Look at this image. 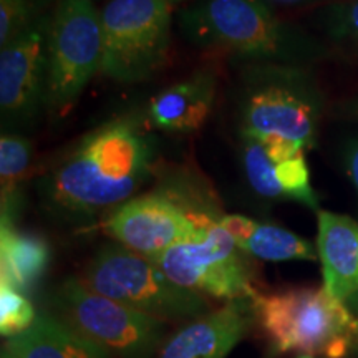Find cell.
I'll return each instance as SVG.
<instances>
[{
    "mask_svg": "<svg viewBox=\"0 0 358 358\" xmlns=\"http://www.w3.org/2000/svg\"><path fill=\"white\" fill-rule=\"evenodd\" d=\"M52 15L0 50V118L3 133L32 129L47 103V57Z\"/></svg>",
    "mask_w": 358,
    "mask_h": 358,
    "instance_id": "cell-10",
    "label": "cell"
},
{
    "mask_svg": "<svg viewBox=\"0 0 358 358\" xmlns=\"http://www.w3.org/2000/svg\"><path fill=\"white\" fill-rule=\"evenodd\" d=\"M340 115H342L343 118L358 122V95L342 103V106H340Z\"/></svg>",
    "mask_w": 358,
    "mask_h": 358,
    "instance_id": "cell-26",
    "label": "cell"
},
{
    "mask_svg": "<svg viewBox=\"0 0 358 358\" xmlns=\"http://www.w3.org/2000/svg\"><path fill=\"white\" fill-rule=\"evenodd\" d=\"M80 279L111 301L166 324L191 322L211 312L208 297L178 285L150 259L118 243L101 245Z\"/></svg>",
    "mask_w": 358,
    "mask_h": 358,
    "instance_id": "cell-5",
    "label": "cell"
},
{
    "mask_svg": "<svg viewBox=\"0 0 358 358\" xmlns=\"http://www.w3.org/2000/svg\"><path fill=\"white\" fill-rule=\"evenodd\" d=\"M315 245L325 290L347 302L358 294V222L343 214L319 211Z\"/></svg>",
    "mask_w": 358,
    "mask_h": 358,
    "instance_id": "cell-14",
    "label": "cell"
},
{
    "mask_svg": "<svg viewBox=\"0 0 358 358\" xmlns=\"http://www.w3.org/2000/svg\"><path fill=\"white\" fill-rule=\"evenodd\" d=\"M101 13L93 0H58L52 13L47 57V103L65 115L101 71Z\"/></svg>",
    "mask_w": 358,
    "mask_h": 358,
    "instance_id": "cell-8",
    "label": "cell"
},
{
    "mask_svg": "<svg viewBox=\"0 0 358 358\" xmlns=\"http://www.w3.org/2000/svg\"><path fill=\"white\" fill-rule=\"evenodd\" d=\"M50 312L111 358H155L168 340V324L111 301L70 277L58 285Z\"/></svg>",
    "mask_w": 358,
    "mask_h": 358,
    "instance_id": "cell-6",
    "label": "cell"
},
{
    "mask_svg": "<svg viewBox=\"0 0 358 358\" xmlns=\"http://www.w3.org/2000/svg\"><path fill=\"white\" fill-rule=\"evenodd\" d=\"M241 161L245 181L257 196L268 201H287L275 178L277 164L267 155L261 140L249 134H241Z\"/></svg>",
    "mask_w": 358,
    "mask_h": 358,
    "instance_id": "cell-19",
    "label": "cell"
},
{
    "mask_svg": "<svg viewBox=\"0 0 358 358\" xmlns=\"http://www.w3.org/2000/svg\"><path fill=\"white\" fill-rule=\"evenodd\" d=\"M178 25L198 50L244 65L307 66L329 57L325 43L280 20L266 0H194Z\"/></svg>",
    "mask_w": 358,
    "mask_h": 358,
    "instance_id": "cell-2",
    "label": "cell"
},
{
    "mask_svg": "<svg viewBox=\"0 0 358 358\" xmlns=\"http://www.w3.org/2000/svg\"><path fill=\"white\" fill-rule=\"evenodd\" d=\"M325 2H329V3H332V2H337V0H325Z\"/></svg>",
    "mask_w": 358,
    "mask_h": 358,
    "instance_id": "cell-31",
    "label": "cell"
},
{
    "mask_svg": "<svg viewBox=\"0 0 358 358\" xmlns=\"http://www.w3.org/2000/svg\"><path fill=\"white\" fill-rule=\"evenodd\" d=\"M34 146L22 133H2L0 138V199L2 224L15 226L20 214L24 186L32 176Z\"/></svg>",
    "mask_w": 358,
    "mask_h": 358,
    "instance_id": "cell-18",
    "label": "cell"
},
{
    "mask_svg": "<svg viewBox=\"0 0 358 358\" xmlns=\"http://www.w3.org/2000/svg\"><path fill=\"white\" fill-rule=\"evenodd\" d=\"M217 222L249 257L267 262L319 259L317 245L277 224L257 222L241 214H226L217 217Z\"/></svg>",
    "mask_w": 358,
    "mask_h": 358,
    "instance_id": "cell-15",
    "label": "cell"
},
{
    "mask_svg": "<svg viewBox=\"0 0 358 358\" xmlns=\"http://www.w3.org/2000/svg\"><path fill=\"white\" fill-rule=\"evenodd\" d=\"M266 148L267 155L271 156V159L274 161L275 164L285 163V161L294 158V156L303 153V148L297 143L287 140V138L279 136V134H267V136L257 138Z\"/></svg>",
    "mask_w": 358,
    "mask_h": 358,
    "instance_id": "cell-24",
    "label": "cell"
},
{
    "mask_svg": "<svg viewBox=\"0 0 358 358\" xmlns=\"http://www.w3.org/2000/svg\"><path fill=\"white\" fill-rule=\"evenodd\" d=\"M347 303H348V307L352 308L353 315H355V319H357V322H358V294H357V295H353L352 299H348ZM352 358H358V332H357L355 348H353V355H352Z\"/></svg>",
    "mask_w": 358,
    "mask_h": 358,
    "instance_id": "cell-27",
    "label": "cell"
},
{
    "mask_svg": "<svg viewBox=\"0 0 358 358\" xmlns=\"http://www.w3.org/2000/svg\"><path fill=\"white\" fill-rule=\"evenodd\" d=\"M2 358H10V357H8V353L3 350V348H2Z\"/></svg>",
    "mask_w": 358,
    "mask_h": 358,
    "instance_id": "cell-30",
    "label": "cell"
},
{
    "mask_svg": "<svg viewBox=\"0 0 358 358\" xmlns=\"http://www.w3.org/2000/svg\"><path fill=\"white\" fill-rule=\"evenodd\" d=\"M320 27L334 48L358 60V0H337L320 13Z\"/></svg>",
    "mask_w": 358,
    "mask_h": 358,
    "instance_id": "cell-20",
    "label": "cell"
},
{
    "mask_svg": "<svg viewBox=\"0 0 358 358\" xmlns=\"http://www.w3.org/2000/svg\"><path fill=\"white\" fill-rule=\"evenodd\" d=\"M342 161L343 168H345V171L348 174V179L352 181L358 196V133L347 138L342 150Z\"/></svg>",
    "mask_w": 358,
    "mask_h": 358,
    "instance_id": "cell-25",
    "label": "cell"
},
{
    "mask_svg": "<svg viewBox=\"0 0 358 358\" xmlns=\"http://www.w3.org/2000/svg\"><path fill=\"white\" fill-rule=\"evenodd\" d=\"M275 178L285 192L287 201H295L307 206L312 211L319 213V198L310 185V171H308L306 155L301 153L294 158L275 166Z\"/></svg>",
    "mask_w": 358,
    "mask_h": 358,
    "instance_id": "cell-21",
    "label": "cell"
},
{
    "mask_svg": "<svg viewBox=\"0 0 358 358\" xmlns=\"http://www.w3.org/2000/svg\"><path fill=\"white\" fill-rule=\"evenodd\" d=\"M43 0H0V48L12 43L43 15Z\"/></svg>",
    "mask_w": 358,
    "mask_h": 358,
    "instance_id": "cell-23",
    "label": "cell"
},
{
    "mask_svg": "<svg viewBox=\"0 0 358 358\" xmlns=\"http://www.w3.org/2000/svg\"><path fill=\"white\" fill-rule=\"evenodd\" d=\"M161 271L181 287L221 301L252 299V266L217 219L192 239L151 257Z\"/></svg>",
    "mask_w": 358,
    "mask_h": 358,
    "instance_id": "cell-9",
    "label": "cell"
},
{
    "mask_svg": "<svg viewBox=\"0 0 358 358\" xmlns=\"http://www.w3.org/2000/svg\"><path fill=\"white\" fill-rule=\"evenodd\" d=\"M254 325L252 299L229 301L182 325L156 358H227Z\"/></svg>",
    "mask_w": 358,
    "mask_h": 358,
    "instance_id": "cell-12",
    "label": "cell"
},
{
    "mask_svg": "<svg viewBox=\"0 0 358 358\" xmlns=\"http://www.w3.org/2000/svg\"><path fill=\"white\" fill-rule=\"evenodd\" d=\"M38 313L34 303L10 285L0 287V334L3 338H13L24 334L35 324Z\"/></svg>",
    "mask_w": 358,
    "mask_h": 358,
    "instance_id": "cell-22",
    "label": "cell"
},
{
    "mask_svg": "<svg viewBox=\"0 0 358 358\" xmlns=\"http://www.w3.org/2000/svg\"><path fill=\"white\" fill-rule=\"evenodd\" d=\"M101 75L118 83L146 82L166 62L173 6L164 0H110L100 10Z\"/></svg>",
    "mask_w": 358,
    "mask_h": 358,
    "instance_id": "cell-7",
    "label": "cell"
},
{
    "mask_svg": "<svg viewBox=\"0 0 358 358\" xmlns=\"http://www.w3.org/2000/svg\"><path fill=\"white\" fill-rule=\"evenodd\" d=\"M3 350L10 358H111L108 352L50 310L38 312L35 324L24 334L8 338Z\"/></svg>",
    "mask_w": 358,
    "mask_h": 358,
    "instance_id": "cell-16",
    "label": "cell"
},
{
    "mask_svg": "<svg viewBox=\"0 0 358 358\" xmlns=\"http://www.w3.org/2000/svg\"><path fill=\"white\" fill-rule=\"evenodd\" d=\"M164 2L171 3V6H179V3H185L187 0H164Z\"/></svg>",
    "mask_w": 358,
    "mask_h": 358,
    "instance_id": "cell-28",
    "label": "cell"
},
{
    "mask_svg": "<svg viewBox=\"0 0 358 358\" xmlns=\"http://www.w3.org/2000/svg\"><path fill=\"white\" fill-rule=\"evenodd\" d=\"M145 115L127 113L85 134L40 178L45 213L85 226L134 198L153 176L156 143Z\"/></svg>",
    "mask_w": 358,
    "mask_h": 358,
    "instance_id": "cell-1",
    "label": "cell"
},
{
    "mask_svg": "<svg viewBox=\"0 0 358 358\" xmlns=\"http://www.w3.org/2000/svg\"><path fill=\"white\" fill-rule=\"evenodd\" d=\"M256 325L275 355L352 358L358 322L347 302L322 287H294L252 297Z\"/></svg>",
    "mask_w": 358,
    "mask_h": 358,
    "instance_id": "cell-3",
    "label": "cell"
},
{
    "mask_svg": "<svg viewBox=\"0 0 358 358\" xmlns=\"http://www.w3.org/2000/svg\"><path fill=\"white\" fill-rule=\"evenodd\" d=\"M48 266L50 245L43 237L17 229L12 224L0 226L2 284L25 294L43 279Z\"/></svg>",
    "mask_w": 358,
    "mask_h": 358,
    "instance_id": "cell-17",
    "label": "cell"
},
{
    "mask_svg": "<svg viewBox=\"0 0 358 358\" xmlns=\"http://www.w3.org/2000/svg\"><path fill=\"white\" fill-rule=\"evenodd\" d=\"M275 2H280V3H297V2H302V0H275Z\"/></svg>",
    "mask_w": 358,
    "mask_h": 358,
    "instance_id": "cell-29",
    "label": "cell"
},
{
    "mask_svg": "<svg viewBox=\"0 0 358 358\" xmlns=\"http://www.w3.org/2000/svg\"><path fill=\"white\" fill-rule=\"evenodd\" d=\"M324 93L307 66L244 65L237 87L241 134L261 138L279 134L301 145L315 146Z\"/></svg>",
    "mask_w": 358,
    "mask_h": 358,
    "instance_id": "cell-4",
    "label": "cell"
},
{
    "mask_svg": "<svg viewBox=\"0 0 358 358\" xmlns=\"http://www.w3.org/2000/svg\"><path fill=\"white\" fill-rule=\"evenodd\" d=\"M213 221L209 216L186 213L168 196L148 194L118 206L106 216L103 229L115 243L151 259L196 237Z\"/></svg>",
    "mask_w": 358,
    "mask_h": 358,
    "instance_id": "cell-11",
    "label": "cell"
},
{
    "mask_svg": "<svg viewBox=\"0 0 358 358\" xmlns=\"http://www.w3.org/2000/svg\"><path fill=\"white\" fill-rule=\"evenodd\" d=\"M217 78L208 69L198 70L151 98L146 122L168 133H194L204 127L216 101Z\"/></svg>",
    "mask_w": 358,
    "mask_h": 358,
    "instance_id": "cell-13",
    "label": "cell"
}]
</instances>
